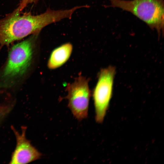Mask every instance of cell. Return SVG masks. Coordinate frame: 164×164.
Here are the masks:
<instances>
[{
	"mask_svg": "<svg viewBox=\"0 0 164 164\" xmlns=\"http://www.w3.org/2000/svg\"><path fill=\"white\" fill-rule=\"evenodd\" d=\"M75 10L74 7L64 10L48 9L44 13L33 15L30 12L22 14L16 9L0 19V47L8 46L29 35L38 34L50 24L71 18Z\"/></svg>",
	"mask_w": 164,
	"mask_h": 164,
	"instance_id": "cell-1",
	"label": "cell"
},
{
	"mask_svg": "<svg viewBox=\"0 0 164 164\" xmlns=\"http://www.w3.org/2000/svg\"><path fill=\"white\" fill-rule=\"evenodd\" d=\"M108 7H117L130 12L155 30L159 36L163 34V0H109Z\"/></svg>",
	"mask_w": 164,
	"mask_h": 164,
	"instance_id": "cell-2",
	"label": "cell"
},
{
	"mask_svg": "<svg viewBox=\"0 0 164 164\" xmlns=\"http://www.w3.org/2000/svg\"><path fill=\"white\" fill-rule=\"evenodd\" d=\"M14 45L10 50L6 64L0 74V85L13 84L25 73L31 62L35 41L38 35Z\"/></svg>",
	"mask_w": 164,
	"mask_h": 164,
	"instance_id": "cell-3",
	"label": "cell"
},
{
	"mask_svg": "<svg viewBox=\"0 0 164 164\" xmlns=\"http://www.w3.org/2000/svg\"><path fill=\"white\" fill-rule=\"evenodd\" d=\"M89 78L81 74L71 83L68 84L66 98L68 106L73 116L80 121L87 118L90 99L91 95L89 86Z\"/></svg>",
	"mask_w": 164,
	"mask_h": 164,
	"instance_id": "cell-4",
	"label": "cell"
},
{
	"mask_svg": "<svg viewBox=\"0 0 164 164\" xmlns=\"http://www.w3.org/2000/svg\"><path fill=\"white\" fill-rule=\"evenodd\" d=\"M115 73V68L111 66L102 69L99 73L93 93L95 119L97 123L103 122L108 109L112 95Z\"/></svg>",
	"mask_w": 164,
	"mask_h": 164,
	"instance_id": "cell-5",
	"label": "cell"
},
{
	"mask_svg": "<svg viewBox=\"0 0 164 164\" xmlns=\"http://www.w3.org/2000/svg\"><path fill=\"white\" fill-rule=\"evenodd\" d=\"M15 135L16 144L12 155L10 163L26 164L40 158L42 154L31 143L26 137V128H22L21 132L12 126Z\"/></svg>",
	"mask_w": 164,
	"mask_h": 164,
	"instance_id": "cell-6",
	"label": "cell"
},
{
	"mask_svg": "<svg viewBox=\"0 0 164 164\" xmlns=\"http://www.w3.org/2000/svg\"><path fill=\"white\" fill-rule=\"evenodd\" d=\"M72 50L73 46L70 43L56 48L50 54L48 61V67L53 70L61 66L69 59Z\"/></svg>",
	"mask_w": 164,
	"mask_h": 164,
	"instance_id": "cell-7",
	"label": "cell"
},
{
	"mask_svg": "<svg viewBox=\"0 0 164 164\" xmlns=\"http://www.w3.org/2000/svg\"><path fill=\"white\" fill-rule=\"evenodd\" d=\"M39 0H21L19 6L16 9L19 12H21L29 4L35 3Z\"/></svg>",
	"mask_w": 164,
	"mask_h": 164,
	"instance_id": "cell-8",
	"label": "cell"
},
{
	"mask_svg": "<svg viewBox=\"0 0 164 164\" xmlns=\"http://www.w3.org/2000/svg\"><path fill=\"white\" fill-rule=\"evenodd\" d=\"M11 108V106L9 105L3 106L0 107V121L8 114Z\"/></svg>",
	"mask_w": 164,
	"mask_h": 164,
	"instance_id": "cell-9",
	"label": "cell"
}]
</instances>
